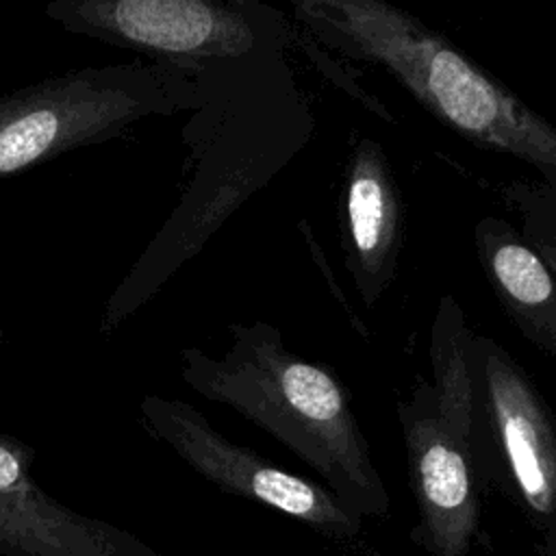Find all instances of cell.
<instances>
[{"label": "cell", "instance_id": "6da1fadb", "mask_svg": "<svg viewBox=\"0 0 556 556\" xmlns=\"http://www.w3.org/2000/svg\"><path fill=\"white\" fill-rule=\"evenodd\" d=\"M224 356L200 348L178 352L180 376L198 395L256 424L358 515H384L389 493L343 382L321 363L293 354L265 321L230 324Z\"/></svg>", "mask_w": 556, "mask_h": 556}, {"label": "cell", "instance_id": "7a4b0ae2", "mask_svg": "<svg viewBox=\"0 0 556 556\" xmlns=\"http://www.w3.org/2000/svg\"><path fill=\"white\" fill-rule=\"evenodd\" d=\"M293 7L324 43L387 70L460 137L556 174V128L413 13L382 0Z\"/></svg>", "mask_w": 556, "mask_h": 556}, {"label": "cell", "instance_id": "3957f363", "mask_svg": "<svg viewBox=\"0 0 556 556\" xmlns=\"http://www.w3.org/2000/svg\"><path fill=\"white\" fill-rule=\"evenodd\" d=\"M202 87L146 59L67 70L0 93V178L126 135L148 117L200 109Z\"/></svg>", "mask_w": 556, "mask_h": 556}, {"label": "cell", "instance_id": "277c9868", "mask_svg": "<svg viewBox=\"0 0 556 556\" xmlns=\"http://www.w3.org/2000/svg\"><path fill=\"white\" fill-rule=\"evenodd\" d=\"M421 532L434 556H467L480 519L471 458L473 380L463 361H441L395 402Z\"/></svg>", "mask_w": 556, "mask_h": 556}, {"label": "cell", "instance_id": "5b68a950", "mask_svg": "<svg viewBox=\"0 0 556 556\" xmlns=\"http://www.w3.org/2000/svg\"><path fill=\"white\" fill-rule=\"evenodd\" d=\"M43 13L70 35L124 48L191 80L243 63L263 41L254 7L245 2L52 0Z\"/></svg>", "mask_w": 556, "mask_h": 556}, {"label": "cell", "instance_id": "8992f818", "mask_svg": "<svg viewBox=\"0 0 556 556\" xmlns=\"http://www.w3.org/2000/svg\"><path fill=\"white\" fill-rule=\"evenodd\" d=\"M139 421L152 439L165 443L195 473L222 491L271 506L334 539L358 534L361 515L332 491L280 469L250 447L232 443L195 406L176 397L143 395Z\"/></svg>", "mask_w": 556, "mask_h": 556}, {"label": "cell", "instance_id": "52a82bcc", "mask_svg": "<svg viewBox=\"0 0 556 556\" xmlns=\"http://www.w3.org/2000/svg\"><path fill=\"white\" fill-rule=\"evenodd\" d=\"M473 378L471 458L495 454L523 504L536 515L556 513V419L552 406L502 343L471 332Z\"/></svg>", "mask_w": 556, "mask_h": 556}, {"label": "cell", "instance_id": "ba28073f", "mask_svg": "<svg viewBox=\"0 0 556 556\" xmlns=\"http://www.w3.org/2000/svg\"><path fill=\"white\" fill-rule=\"evenodd\" d=\"M33 460L28 443L0 432L2 556H163L128 530L48 495L30 473Z\"/></svg>", "mask_w": 556, "mask_h": 556}, {"label": "cell", "instance_id": "9c48e42d", "mask_svg": "<svg viewBox=\"0 0 556 556\" xmlns=\"http://www.w3.org/2000/svg\"><path fill=\"white\" fill-rule=\"evenodd\" d=\"M402 243L400 191L374 139H361L343 180V250L361 300L371 306L395 278Z\"/></svg>", "mask_w": 556, "mask_h": 556}, {"label": "cell", "instance_id": "30bf717a", "mask_svg": "<svg viewBox=\"0 0 556 556\" xmlns=\"http://www.w3.org/2000/svg\"><path fill=\"white\" fill-rule=\"evenodd\" d=\"M473 235L480 267L502 311L534 348L556 361V276L502 217H482Z\"/></svg>", "mask_w": 556, "mask_h": 556}, {"label": "cell", "instance_id": "8fae6325", "mask_svg": "<svg viewBox=\"0 0 556 556\" xmlns=\"http://www.w3.org/2000/svg\"><path fill=\"white\" fill-rule=\"evenodd\" d=\"M539 256L543 258V263L552 269V274L556 276V241H543L539 243Z\"/></svg>", "mask_w": 556, "mask_h": 556}]
</instances>
